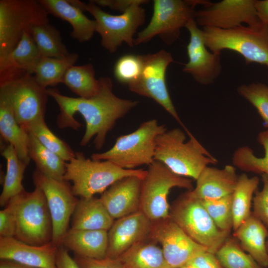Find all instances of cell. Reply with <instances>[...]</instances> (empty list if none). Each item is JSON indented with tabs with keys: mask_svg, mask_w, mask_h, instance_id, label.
<instances>
[{
	"mask_svg": "<svg viewBox=\"0 0 268 268\" xmlns=\"http://www.w3.org/2000/svg\"><path fill=\"white\" fill-rule=\"evenodd\" d=\"M48 14L38 0H0V73L24 31L49 23Z\"/></svg>",
	"mask_w": 268,
	"mask_h": 268,
	"instance_id": "7",
	"label": "cell"
},
{
	"mask_svg": "<svg viewBox=\"0 0 268 268\" xmlns=\"http://www.w3.org/2000/svg\"><path fill=\"white\" fill-rule=\"evenodd\" d=\"M16 231V218L13 202L10 200L0 211V237H14Z\"/></svg>",
	"mask_w": 268,
	"mask_h": 268,
	"instance_id": "42",
	"label": "cell"
},
{
	"mask_svg": "<svg viewBox=\"0 0 268 268\" xmlns=\"http://www.w3.org/2000/svg\"><path fill=\"white\" fill-rule=\"evenodd\" d=\"M141 72L135 81L128 85L129 89L137 94L154 100L182 126L188 134L190 132L180 120L167 87V68L174 62L172 55L161 50L155 53L141 55Z\"/></svg>",
	"mask_w": 268,
	"mask_h": 268,
	"instance_id": "13",
	"label": "cell"
},
{
	"mask_svg": "<svg viewBox=\"0 0 268 268\" xmlns=\"http://www.w3.org/2000/svg\"><path fill=\"white\" fill-rule=\"evenodd\" d=\"M185 27L190 33V41L187 46L189 61L182 70L190 74L200 84H211L218 78L222 71L220 54L210 52L207 50L202 30L198 27L194 18L191 19Z\"/></svg>",
	"mask_w": 268,
	"mask_h": 268,
	"instance_id": "17",
	"label": "cell"
},
{
	"mask_svg": "<svg viewBox=\"0 0 268 268\" xmlns=\"http://www.w3.org/2000/svg\"><path fill=\"white\" fill-rule=\"evenodd\" d=\"M142 68L141 55L127 54L121 57L116 62L114 74L119 82L129 85L137 79Z\"/></svg>",
	"mask_w": 268,
	"mask_h": 268,
	"instance_id": "40",
	"label": "cell"
},
{
	"mask_svg": "<svg viewBox=\"0 0 268 268\" xmlns=\"http://www.w3.org/2000/svg\"><path fill=\"white\" fill-rule=\"evenodd\" d=\"M238 177L234 166L227 165L222 169L207 166L196 180V187L189 191L199 200L219 199L232 194Z\"/></svg>",
	"mask_w": 268,
	"mask_h": 268,
	"instance_id": "21",
	"label": "cell"
},
{
	"mask_svg": "<svg viewBox=\"0 0 268 268\" xmlns=\"http://www.w3.org/2000/svg\"><path fill=\"white\" fill-rule=\"evenodd\" d=\"M74 255V260L81 268H123L117 259H90Z\"/></svg>",
	"mask_w": 268,
	"mask_h": 268,
	"instance_id": "43",
	"label": "cell"
},
{
	"mask_svg": "<svg viewBox=\"0 0 268 268\" xmlns=\"http://www.w3.org/2000/svg\"><path fill=\"white\" fill-rule=\"evenodd\" d=\"M28 133V156L35 162L36 169L48 177L64 180L66 162L44 146L32 133Z\"/></svg>",
	"mask_w": 268,
	"mask_h": 268,
	"instance_id": "31",
	"label": "cell"
},
{
	"mask_svg": "<svg viewBox=\"0 0 268 268\" xmlns=\"http://www.w3.org/2000/svg\"><path fill=\"white\" fill-rule=\"evenodd\" d=\"M68 0L94 17L97 23L96 32L101 37V45L110 53H115L123 43L131 47L134 46V36L146 19L145 9L141 5L149 1L138 0L124 12L115 15L103 10L92 0L88 3L78 0Z\"/></svg>",
	"mask_w": 268,
	"mask_h": 268,
	"instance_id": "5",
	"label": "cell"
},
{
	"mask_svg": "<svg viewBox=\"0 0 268 268\" xmlns=\"http://www.w3.org/2000/svg\"><path fill=\"white\" fill-rule=\"evenodd\" d=\"M33 180L35 187L40 189L46 197L53 223L52 242L59 247L68 230L69 221L79 200L65 180L48 177L36 169Z\"/></svg>",
	"mask_w": 268,
	"mask_h": 268,
	"instance_id": "14",
	"label": "cell"
},
{
	"mask_svg": "<svg viewBox=\"0 0 268 268\" xmlns=\"http://www.w3.org/2000/svg\"><path fill=\"white\" fill-rule=\"evenodd\" d=\"M263 187L261 191H256L253 199L252 213L267 228L268 227V175L262 174Z\"/></svg>",
	"mask_w": 268,
	"mask_h": 268,
	"instance_id": "41",
	"label": "cell"
},
{
	"mask_svg": "<svg viewBox=\"0 0 268 268\" xmlns=\"http://www.w3.org/2000/svg\"><path fill=\"white\" fill-rule=\"evenodd\" d=\"M99 80V92L89 98L68 97L61 94L57 88L47 89L48 96L56 101L60 108L57 118L58 127L78 130L82 125L74 119V115L79 113L86 124L85 131L80 145L86 146L95 137L94 143L98 150L103 147L108 133L114 127L116 121L138 104V101L122 99L115 95L110 77L101 76Z\"/></svg>",
	"mask_w": 268,
	"mask_h": 268,
	"instance_id": "1",
	"label": "cell"
},
{
	"mask_svg": "<svg viewBox=\"0 0 268 268\" xmlns=\"http://www.w3.org/2000/svg\"><path fill=\"white\" fill-rule=\"evenodd\" d=\"M142 180L140 210L152 222L169 217L168 196L175 187L192 190L191 179L178 175L162 162L154 160Z\"/></svg>",
	"mask_w": 268,
	"mask_h": 268,
	"instance_id": "11",
	"label": "cell"
},
{
	"mask_svg": "<svg viewBox=\"0 0 268 268\" xmlns=\"http://www.w3.org/2000/svg\"><path fill=\"white\" fill-rule=\"evenodd\" d=\"M202 30L204 43L211 52L233 51L241 55L247 64L255 63L268 67V28L262 22L229 29L205 27Z\"/></svg>",
	"mask_w": 268,
	"mask_h": 268,
	"instance_id": "4",
	"label": "cell"
},
{
	"mask_svg": "<svg viewBox=\"0 0 268 268\" xmlns=\"http://www.w3.org/2000/svg\"><path fill=\"white\" fill-rule=\"evenodd\" d=\"M187 264L197 268H222L215 255L206 250L195 255Z\"/></svg>",
	"mask_w": 268,
	"mask_h": 268,
	"instance_id": "44",
	"label": "cell"
},
{
	"mask_svg": "<svg viewBox=\"0 0 268 268\" xmlns=\"http://www.w3.org/2000/svg\"><path fill=\"white\" fill-rule=\"evenodd\" d=\"M198 25L223 29L242 25L255 26L261 22L255 8V0H223L209 2L195 14Z\"/></svg>",
	"mask_w": 268,
	"mask_h": 268,
	"instance_id": "16",
	"label": "cell"
},
{
	"mask_svg": "<svg viewBox=\"0 0 268 268\" xmlns=\"http://www.w3.org/2000/svg\"><path fill=\"white\" fill-rule=\"evenodd\" d=\"M62 83L72 92L82 98H89L97 94L100 82L95 78L93 65L72 66L66 71Z\"/></svg>",
	"mask_w": 268,
	"mask_h": 268,
	"instance_id": "33",
	"label": "cell"
},
{
	"mask_svg": "<svg viewBox=\"0 0 268 268\" xmlns=\"http://www.w3.org/2000/svg\"><path fill=\"white\" fill-rule=\"evenodd\" d=\"M167 130L155 119L144 122L134 132L117 137L110 149L93 153L91 158L109 161L125 169L149 166L154 160L156 138Z\"/></svg>",
	"mask_w": 268,
	"mask_h": 268,
	"instance_id": "6",
	"label": "cell"
},
{
	"mask_svg": "<svg viewBox=\"0 0 268 268\" xmlns=\"http://www.w3.org/2000/svg\"><path fill=\"white\" fill-rule=\"evenodd\" d=\"M233 236L241 248L263 268H268L267 227L252 213L235 231Z\"/></svg>",
	"mask_w": 268,
	"mask_h": 268,
	"instance_id": "23",
	"label": "cell"
},
{
	"mask_svg": "<svg viewBox=\"0 0 268 268\" xmlns=\"http://www.w3.org/2000/svg\"><path fill=\"white\" fill-rule=\"evenodd\" d=\"M92 1L100 7H108L122 13L138 0H92Z\"/></svg>",
	"mask_w": 268,
	"mask_h": 268,
	"instance_id": "45",
	"label": "cell"
},
{
	"mask_svg": "<svg viewBox=\"0 0 268 268\" xmlns=\"http://www.w3.org/2000/svg\"><path fill=\"white\" fill-rule=\"evenodd\" d=\"M185 141L186 134L179 128L167 130L155 139L154 160L174 173L196 180L204 168L217 160L193 135Z\"/></svg>",
	"mask_w": 268,
	"mask_h": 268,
	"instance_id": "2",
	"label": "cell"
},
{
	"mask_svg": "<svg viewBox=\"0 0 268 268\" xmlns=\"http://www.w3.org/2000/svg\"><path fill=\"white\" fill-rule=\"evenodd\" d=\"M0 268H35L12 261L0 260Z\"/></svg>",
	"mask_w": 268,
	"mask_h": 268,
	"instance_id": "48",
	"label": "cell"
},
{
	"mask_svg": "<svg viewBox=\"0 0 268 268\" xmlns=\"http://www.w3.org/2000/svg\"><path fill=\"white\" fill-rule=\"evenodd\" d=\"M169 217L194 241L214 254L230 236L217 227L201 200L189 191L173 202Z\"/></svg>",
	"mask_w": 268,
	"mask_h": 268,
	"instance_id": "8",
	"label": "cell"
},
{
	"mask_svg": "<svg viewBox=\"0 0 268 268\" xmlns=\"http://www.w3.org/2000/svg\"><path fill=\"white\" fill-rule=\"evenodd\" d=\"M266 246H267V251L268 252V238L267 241Z\"/></svg>",
	"mask_w": 268,
	"mask_h": 268,
	"instance_id": "50",
	"label": "cell"
},
{
	"mask_svg": "<svg viewBox=\"0 0 268 268\" xmlns=\"http://www.w3.org/2000/svg\"><path fill=\"white\" fill-rule=\"evenodd\" d=\"M62 245L79 256L103 259L107 256L108 231L70 228L65 235Z\"/></svg>",
	"mask_w": 268,
	"mask_h": 268,
	"instance_id": "24",
	"label": "cell"
},
{
	"mask_svg": "<svg viewBox=\"0 0 268 268\" xmlns=\"http://www.w3.org/2000/svg\"><path fill=\"white\" fill-rule=\"evenodd\" d=\"M25 130L28 133H32L44 146L66 162L69 161L75 157V152L67 142L52 132L45 123L44 118L32 122Z\"/></svg>",
	"mask_w": 268,
	"mask_h": 268,
	"instance_id": "37",
	"label": "cell"
},
{
	"mask_svg": "<svg viewBox=\"0 0 268 268\" xmlns=\"http://www.w3.org/2000/svg\"><path fill=\"white\" fill-rule=\"evenodd\" d=\"M78 58L76 53H70L61 58L42 57L34 71L36 81L45 88L62 83L66 71Z\"/></svg>",
	"mask_w": 268,
	"mask_h": 268,
	"instance_id": "32",
	"label": "cell"
},
{
	"mask_svg": "<svg viewBox=\"0 0 268 268\" xmlns=\"http://www.w3.org/2000/svg\"><path fill=\"white\" fill-rule=\"evenodd\" d=\"M0 133L2 138L15 149L19 159L29 164L28 133L17 122L7 101L0 97Z\"/></svg>",
	"mask_w": 268,
	"mask_h": 268,
	"instance_id": "26",
	"label": "cell"
},
{
	"mask_svg": "<svg viewBox=\"0 0 268 268\" xmlns=\"http://www.w3.org/2000/svg\"><path fill=\"white\" fill-rule=\"evenodd\" d=\"M58 247L52 242L33 246L14 237H0V259L35 268H57Z\"/></svg>",
	"mask_w": 268,
	"mask_h": 268,
	"instance_id": "19",
	"label": "cell"
},
{
	"mask_svg": "<svg viewBox=\"0 0 268 268\" xmlns=\"http://www.w3.org/2000/svg\"><path fill=\"white\" fill-rule=\"evenodd\" d=\"M222 268H264L230 236L215 254Z\"/></svg>",
	"mask_w": 268,
	"mask_h": 268,
	"instance_id": "36",
	"label": "cell"
},
{
	"mask_svg": "<svg viewBox=\"0 0 268 268\" xmlns=\"http://www.w3.org/2000/svg\"><path fill=\"white\" fill-rule=\"evenodd\" d=\"M257 140L264 149V156L257 157L250 147L243 146L234 151L232 163L241 170L268 175V130L260 133Z\"/></svg>",
	"mask_w": 268,
	"mask_h": 268,
	"instance_id": "35",
	"label": "cell"
},
{
	"mask_svg": "<svg viewBox=\"0 0 268 268\" xmlns=\"http://www.w3.org/2000/svg\"><path fill=\"white\" fill-rule=\"evenodd\" d=\"M255 8L260 22L268 28V0H255Z\"/></svg>",
	"mask_w": 268,
	"mask_h": 268,
	"instance_id": "47",
	"label": "cell"
},
{
	"mask_svg": "<svg viewBox=\"0 0 268 268\" xmlns=\"http://www.w3.org/2000/svg\"><path fill=\"white\" fill-rule=\"evenodd\" d=\"M239 95L250 103L257 110L268 130V86L261 82L243 84L237 88Z\"/></svg>",
	"mask_w": 268,
	"mask_h": 268,
	"instance_id": "39",
	"label": "cell"
},
{
	"mask_svg": "<svg viewBox=\"0 0 268 268\" xmlns=\"http://www.w3.org/2000/svg\"><path fill=\"white\" fill-rule=\"evenodd\" d=\"M29 30L42 57L61 58L70 53L60 31L49 22L33 25Z\"/></svg>",
	"mask_w": 268,
	"mask_h": 268,
	"instance_id": "34",
	"label": "cell"
},
{
	"mask_svg": "<svg viewBox=\"0 0 268 268\" xmlns=\"http://www.w3.org/2000/svg\"><path fill=\"white\" fill-rule=\"evenodd\" d=\"M146 170L125 169L106 160L87 158L83 153L66 163L64 179L72 183L71 190L75 196L90 198L103 193L116 181L126 177L137 176L143 178Z\"/></svg>",
	"mask_w": 268,
	"mask_h": 268,
	"instance_id": "3",
	"label": "cell"
},
{
	"mask_svg": "<svg viewBox=\"0 0 268 268\" xmlns=\"http://www.w3.org/2000/svg\"><path fill=\"white\" fill-rule=\"evenodd\" d=\"M179 268H197L193 265L186 264Z\"/></svg>",
	"mask_w": 268,
	"mask_h": 268,
	"instance_id": "49",
	"label": "cell"
},
{
	"mask_svg": "<svg viewBox=\"0 0 268 268\" xmlns=\"http://www.w3.org/2000/svg\"><path fill=\"white\" fill-rule=\"evenodd\" d=\"M49 14L67 21L72 27L71 37L80 43L90 40L96 29V21L88 18L79 7L68 0H39Z\"/></svg>",
	"mask_w": 268,
	"mask_h": 268,
	"instance_id": "22",
	"label": "cell"
},
{
	"mask_svg": "<svg viewBox=\"0 0 268 268\" xmlns=\"http://www.w3.org/2000/svg\"><path fill=\"white\" fill-rule=\"evenodd\" d=\"M195 3L194 0H154L150 21L137 33L134 46L147 43L157 35L166 44H172L179 38L181 29L195 19Z\"/></svg>",
	"mask_w": 268,
	"mask_h": 268,
	"instance_id": "12",
	"label": "cell"
},
{
	"mask_svg": "<svg viewBox=\"0 0 268 268\" xmlns=\"http://www.w3.org/2000/svg\"><path fill=\"white\" fill-rule=\"evenodd\" d=\"M57 268H81L74 258L69 255L68 250L63 245L58 247L57 259Z\"/></svg>",
	"mask_w": 268,
	"mask_h": 268,
	"instance_id": "46",
	"label": "cell"
},
{
	"mask_svg": "<svg viewBox=\"0 0 268 268\" xmlns=\"http://www.w3.org/2000/svg\"><path fill=\"white\" fill-rule=\"evenodd\" d=\"M147 239L161 245L169 268H179L198 253L207 251L191 239L170 217L152 222Z\"/></svg>",
	"mask_w": 268,
	"mask_h": 268,
	"instance_id": "15",
	"label": "cell"
},
{
	"mask_svg": "<svg viewBox=\"0 0 268 268\" xmlns=\"http://www.w3.org/2000/svg\"><path fill=\"white\" fill-rule=\"evenodd\" d=\"M47 89L33 74L18 71L0 79V97L9 104L17 122L25 130L32 122L45 117Z\"/></svg>",
	"mask_w": 268,
	"mask_h": 268,
	"instance_id": "9",
	"label": "cell"
},
{
	"mask_svg": "<svg viewBox=\"0 0 268 268\" xmlns=\"http://www.w3.org/2000/svg\"><path fill=\"white\" fill-rule=\"evenodd\" d=\"M232 199L231 194L216 200H201L217 227L229 233L233 229Z\"/></svg>",
	"mask_w": 268,
	"mask_h": 268,
	"instance_id": "38",
	"label": "cell"
},
{
	"mask_svg": "<svg viewBox=\"0 0 268 268\" xmlns=\"http://www.w3.org/2000/svg\"><path fill=\"white\" fill-rule=\"evenodd\" d=\"M142 178L131 176L113 184L100 199L115 220L140 210Z\"/></svg>",
	"mask_w": 268,
	"mask_h": 268,
	"instance_id": "20",
	"label": "cell"
},
{
	"mask_svg": "<svg viewBox=\"0 0 268 268\" xmlns=\"http://www.w3.org/2000/svg\"><path fill=\"white\" fill-rule=\"evenodd\" d=\"M42 58L29 29L26 30L16 47L11 53L2 75L13 70L33 74L39 62Z\"/></svg>",
	"mask_w": 268,
	"mask_h": 268,
	"instance_id": "29",
	"label": "cell"
},
{
	"mask_svg": "<svg viewBox=\"0 0 268 268\" xmlns=\"http://www.w3.org/2000/svg\"><path fill=\"white\" fill-rule=\"evenodd\" d=\"M117 259L123 268H169L161 248L150 240L135 244Z\"/></svg>",
	"mask_w": 268,
	"mask_h": 268,
	"instance_id": "27",
	"label": "cell"
},
{
	"mask_svg": "<svg viewBox=\"0 0 268 268\" xmlns=\"http://www.w3.org/2000/svg\"><path fill=\"white\" fill-rule=\"evenodd\" d=\"M16 218V239L29 245L41 246L52 242L53 223L43 191L38 187L11 198Z\"/></svg>",
	"mask_w": 268,
	"mask_h": 268,
	"instance_id": "10",
	"label": "cell"
},
{
	"mask_svg": "<svg viewBox=\"0 0 268 268\" xmlns=\"http://www.w3.org/2000/svg\"><path fill=\"white\" fill-rule=\"evenodd\" d=\"M152 221L141 211L116 219L108 230L106 257L117 259L135 244L146 240Z\"/></svg>",
	"mask_w": 268,
	"mask_h": 268,
	"instance_id": "18",
	"label": "cell"
},
{
	"mask_svg": "<svg viewBox=\"0 0 268 268\" xmlns=\"http://www.w3.org/2000/svg\"><path fill=\"white\" fill-rule=\"evenodd\" d=\"M1 153L6 161V172L0 196V205L5 207L11 198L25 191L22 180L28 165L19 159L11 144L5 146Z\"/></svg>",
	"mask_w": 268,
	"mask_h": 268,
	"instance_id": "28",
	"label": "cell"
},
{
	"mask_svg": "<svg viewBox=\"0 0 268 268\" xmlns=\"http://www.w3.org/2000/svg\"><path fill=\"white\" fill-rule=\"evenodd\" d=\"M259 182L257 176L249 178L244 173L239 176L236 187L232 194L233 231L237 229L251 214L252 201Z\"/></svg>",
	"mask_w": 268,
	"mask_h": 268,
	"instance_id": "30",
	"label": "cell"
},
{
	"mask_svg": "<svg viewBox=\"0 0 268 268\" xmlns=\"http://www.w3.org/2000/svg\"><path fill=\"white\" fill-rule=\"evenodd\" d=\"M114 221L100 198H80L71 217L70 228L108 231Z\"/></svg>",
	"mask_w": 268,
	"mask_h": 268,
	"instance_id": "25",
	"label": "cell"
}]
</instances>
